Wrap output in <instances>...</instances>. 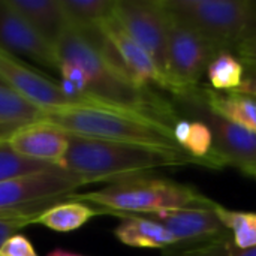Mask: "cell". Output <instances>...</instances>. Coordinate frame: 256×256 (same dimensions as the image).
<instances>
[{
    "label": "cell",
    "instance_id": "obj_1",
    "mask_svg": "<svg viewBox=\"0 0 256 256\" xmlns=\"http://www.w3.org/2000/svg\"><path fill=\"white\" fill-rule=\"evenodd\" d=\"M68 150L60 168L76 174L86 184L120 182L158 168L200 165L186 152L68 135Z\"/></svg>",
    "mask_w": 256,
    "mask_h": 256
},
{
    "label": "cell",
    "instance_id": "obj_2",
    "mask_svg": "<svg viewBox=\"0 0 256 256\" xmlns=\"http://www.w3.org/2000/svg\"><path fill=\"white\" fill-rule=\"evenodd\" d=\"M40 122L68 135L184 152L176 142L171 126L134 111L82 106L45 110Z\"/></svg>",
    "mask_w": 256,
    "mask_h": 256
},
{
    "label": "cell",
    "instance_id": "obj_3",
    "mask_svg": "<svg viewBox=\"0 0 256 256\" xmlns=\"http://www.w3.org/2000/svg\"><path fill=\"white\" fill-rule=\"evenodd\" d=\"M66 200L100 207L102 214H154L166 210L210 207L208 196L190 186L166 178L130 177L94 192H75Z\"/></svg>",
    "mask_w": 256,
    "mask_h": 256
},
{
    "label": "cell",
    "instance_id": "obj_4",
    "mask_svg": "<svg viewBox=\"0 0 256 256\" xmlns=\"http://www.w3.org/2000/svg\"><path fill=\"white\" fill-rule=\"evenodd\" d=\"M178 21L220 52L236 50L256 20L252 0H160Z\"/></svg>",
    "mask_w": 256,
    "mask_h": 256
},
{
    "label": "cell",
    "instance_id": "obj_5",
    "mask_svg": "<svg viewBox=\"0 0 256 256\" xmlns=\"http://www.w3.org/2000/svg\"><path fill=\"white\" fill-rule=\"evenodd\" d=\"M165 9V8H164ZM166 75L174 94L189 96L200 84L216 51L166 9Z\"/></svg>",
    "mask_w": 256,
    "mask_h": 256
},
{
    "label": "cell",
    "instance_id": "obj_6",
    "mask_svg": "<svg viewBox=\"0 0 256 256\" xmlns=\"http://www.w3.org/2000/svg\"><path fill=\"white\" fill-rule=\"evenodd\" d=\"M82 186L86 183L81 177L58 166L0 182V214L40 202L66 200Z\"/></svg>",
    "mask_w": 256,
    "mask_h": 256
},
{
    "label": "cell",
    "instance_id": "obj_7",
    "mask_svg": "<svg viewBox=\"0 0 256 256\" xmlns=\"http://www.w3.org/2000/svg\"><path fill=\"white\" fill-rule=\"evenodd\" d=\"M112 16L123 30L153 57L159 69L168 78L166 14L160 0H116Z\"/></svg>",
    "mask_w": 256,
    "mask_h": 256
},
{
    "label": "cell",
    "instance_id": "obj_8",
    "mask_svg": "<svg viewBox=\"0 0 256 256\" xmlns=\"http://www.w3.org/2000/svg\"><path fill=\"white\" fill-rule=\"evenodd\" d=\"M0 84L15 90L42 110L75 108L63 93L60 81L34 69L21 57L0 46Z\"/></svg>",
    "mask_w": 256,
    "mask_h": 256
},
{
    "label": "cell",
    "instance_id": "obj_9",
    "mask_svg": "<svg viewBox=\"0 0 256 256\" xmlns=\"http://www.w3.org/2000/svg\"><path fill=\"white\" fill-rule=\"evenodd\" d=\"M0 46L6 51L27 57L40 68L60 74V58L56 46L46 40L30 22L0 0Z\"/></svg>",
    "mask_w": 256,
    "mask_h": 256
},
{
    "label": "cell",
    "instance_id": "obj_10",
    "mask_svg": "<svg viewBox=\"0 0 256 256\" xmlns=\"http://www.w3.org/2000/svg\"><path fill=\"white\" fill-rule=\"evenodd\" d=\"M102 34L114 48L118 60L128 70V74L141 86L148 87V82L174 93V88L164 72L159 69L153 57L142 50L117 22V20L111 15L99 24Z\"/></svg>",
    "mask_w": 256,
    "mask_h": 256
},
{
    "label": "cell",
    "instance_id": "obj_11",
    "mask_svg": "<svg viewBox=\"0 0 256 256\" xmlns=\"http://www.w3.org/2000/svg\"><path fill=\"white\" fill-rule=\"evenodd\" d=\"M210 207H190L166 210L150 214L148 218L164 225L177 240V243H208L220 238H231L230 231L224 226Z\"/></svg>",
    "mask_w": 256,
    "mask_h": 256
},
{
    "label": "cell",
    "instance_id": "obj_12",
    "mask_svg": "<svg viewBox=\"0 0 256 256\" xmlns=\"http://www.w3.org/2000/svg\"><path fill=\"white\" fill-rule=\"evenodd\" d=\"M210 126L214 141V153L225 166H234L249 174L256 166V134L234 124L207 110L202 116Z\"/></svg>",
    "mask_w": 256,
    "mask_h": 256
},
{
    "label": "cell",
    "instance_id": "obj_13",
    "mask_svg": "<svg viewBox=\"0 0 256 256\" xmlns=\"http://www.w3.org/2000/svg\"><path fill=\"white\" fill-rule=\"evenodd\" d=\"M6 141L20 156L58 168L69 144L68 134L44 122L20 126Z\"/></svg>",
    "mask_w": 256,
    "mask_h": 256
},
{
    "label": "cell",
    "instance_id": "obj_14",
    "mask_svg": "<svg viewBox=\"0 0 256 256\" xmlns=\"http://www.w3.org/2000/svg\"><path fill=\"white\" fill-rule=\"evenodd\" d=\"M122 222L114 230L118 242L130 248L168 249L177 243L176 237L159 222L140 214H120Z\"/></svg>",
    "mask_w": 256,
    "mask_h": 256
},
{
    "label": "cell",
    "instance_id": "obj_15",
    "mask_svg": "<svg viewBox=\"0 0 256 256\" xmlns=\"http://www.w3.org/2000/svg\"><path fill=\"white\" fill-rule=\"evenodd\" d=\"M54 46L68 26L60 0H3Z\"/></svg>",
    "mask_w": 256,
    "mask_h": 256
},
{
    "label": "cell",
    "instance_id": "obj_16",
    "mask_svg": "<svg viewBox=\"0 0 256 256\" xmlns=\"http://www.w3.org/2000/svg\"><path fill=\"white\" fill-rule=\"evenodd\" d=\"M172 135L178 147L192 156L200 165L208 168H224L214 153L213 132L204 120L189 122L180 118L172 126Z\"/></svg>",
    "mask_w": 256,
    "mask_h": 256
},
{
    "label": "cell",
    "instance_id": "obj_17",
    "mask_svg": "<svg viewBox=\"0 0 256 256\" xmlns=\"http://www.w3.org/2000/svg\"><path fill=\"white\" fill-rule=\"evenodd\" d=\"M207 110L256 134V99L234 92L204 90Z\"/></svg>",
    "mask_w": 256,
    "mask_h": 256
},
{
    "label": "cell",
    "instance_id": "obj_18",
    "mask_svg": "<svg viewBox=\"0 0 256 256\" xmlns=\"http://www.w3.org/2000/svg\"><path fill=\"white\" fill-rule=\"evenodd\" d=\"M102 214V210H96L84 202L64 200L46 208L34 222V225H44L51 231L72 232L80 230L94 216Z\"/></svg>",
    "mask_w": 256,
    "mask_h": 256
},
{
    "label": "cell",
    "instance_id": "obj_19",
    "mask_svg": "<svg viewBox=\"0 0 256 256\" xmlns=\"http://www.w3.org/2000/svg\"><path fill=\"white\" fill-rule=\"evenodd\" d=\"M68 24L80 30H93L112 15L116 0H60Z\"/></svg>",
    "mask_w": 256,
    "mask_h": 256
},
{
    "label": "cell",
    "instance_id": "obj_20",
    "mask_svg": "<svg viewBox=\"0 0 256 256\" xmlns=\"http://www.w3.org/2000/svg\"><path fill=\"white\" fill-rule=\"evenodd\" d=\"M45 110L21 96L15 90L0 84V124L22 126L40 122Z\"/></svg>",
    "mask_w": 256,
    "mask_h": 256
},
{
    "label": "cell",
    "instance_id": "obj_21",
    "mask_svg": "<svg viewBox=\"0 0 256 256\" xmlns=\"http://www.w3.org/2000/svg\"><path fill=\"white\" fill-rule=\"evenodd\" d=\"M206 75L213 90L236 92L242 86L246 72L244 64L237 56L231 52H220L212 60Z\"/></svg>",
    "mask_w": 256,
    "mask_h": 256
},
{
    "label": "cell",
    "instance_id": "obj_22",
    "mask_svg": "<svg viewBox=\"0 0 256 256\" xmlns=\"http://www.w3.org/2000/svg\"><path fill=\"white\" fill-rule=\"evenodd\" d=\"M214 212L224 226L230 231L231 240L237 248H256V213L230 210L218 202L214 206Z\"/></svg>",
    "mask_w": 256,
    "mask_h": 256
},
{
    "label": "cell",
    "instance_id": "obj_23",
    "mask_svg": "<svg viewBox=\"0 0 256 256\" xmlns=\"http://www.w3.org/2000/svg\"><path fill=\"white\" fill-rule=\"evenodd\" d=\"M64 200L58 201H48V202H40L34 204L30 207H26L18 212H10V213H2L0 214V249L3 244L14 236H16L20 231L27 228L28 225H34L36 219L51 206L62 202Z\"/></svg>",
    "mask_w": 256,
    "mask_h": 256
},
{
    "label": "cell",
    "instance_id": "obj_24",
    "mask_svg": "<svg viewBox=\"0 0 256 256\" xmlns=\"http://www.w3.org/2000/svg\"><path fill=\"white\" fill-rule=\"evenodd\" d=\"M52 165L28 160L12 150L6 138L0 140V182L33 174L51 168Z\"/></svg>",
    "mask_w": 256,
    "mask_h": 256
},
{
    "label": "cell",
    "instance_id": "obj_25",
    "mask_svg": "<svg viewBox=\"0 0 256 256\" xmlns=\"http://www.w3.org/2000/svg\"><path fill=\"white\" fill-rule=\"evenodd\" d=\"M164 256H256V248L240 249L231 238H220L201 243L195 248H186L176 252H166Z\"/></svg>",
    "mask_w": 256,
    "mask_h": 256
},
{
    "label": "cell",
    "instance_id": "obj_26",
    "mask_svg": "<svg viewBox=\"0 0 256 256\" xmlns=\"http://www.w3.org/2000/svg\"><path fill=\"white\" fill-rule=\"evenodd\" d=\"M236 52L244 66H248L252 72H256V20L246 36L236 46Z\"/></svg>",
    "mask_w": 256,
    "mask_h": 256
},
{
    "label": "cell",
    "instance_id": "obj_27",
    "mask_svg": "<svg viewBox=\"0 0 256 256\" xmlns=\"http://www.w3.org/2000/svg\"><path fill=\"white\" fill-rule=\"evenodd\" d=\"M0 255L2 256H38L34 248L32 246V243L24 237V236H14L10 237L3 248L0 249Z\"/></svg>",
    "mask_w": 256,
    "mask_h": 256
},
{
    "label": "cell",
    "instance_id": "obj_28",
    "mask_svg": "<svg viewBox=\"0 0 256 256\" xmlns=\"http://www.w3.org/2000/svg\"><path fill=\"white\" fill-rule=\"evenodd\" d=\"M238 94H244V96H250L256 99V72H250L244 76L242 86L234 92Z\"/></svg>",
    "mask_w": 256,
    "mask_h": 256
},
{
    "label": "cell",
    "instance_id": "obj_29",
    "mask_svg": "<svg viewBox=\"0 0 256 256\" xmlns=\"http://www.w3.org/2000/svg\"><path fill=\"white\" fill-rule=\"evenodd\" d=\"M24 126V124H22ZM20 126H14V124H0V140L8 138L15 129H18Z\"/></svg>",
    "mask_w": 256,
    "mask_h": 256
},
{
    "label": "cell",
    "instance_id": "obj_30",
    "mask_svg": "<svg viewBox=\"0 0 256 256\" xmlns=\"http://www.w3.org/2000/svg\"><path fill=\"white\" fill-rule=\"evenodd\" d=\"M48 256H82V255H76V254H70V252H66V250H62V249H56L52 250Z\"/></svg>",
    "mask_w": 256,
    "mask_h": 256
},
{
    "label": "cell",
    "instance_id": "obj_31",
    "mask_svg": "<svg viewBox=\"0 0 256 256\" xmlns=\"http://www.w3.org/2000/svg\"><path fill=\"white\" fill-rule=\"evenodd\" d=\"M248 176H252L254 178H256V166L252 170V171H250V172H249V174H248Z\"/></svg>",
    "mask_w": 256,
    "mask_h": 256
},
{
    "label": "cell",
    "instance_id": "obj_32",
    "mask_svg": "<svg viewBox=\"0 0 256 256\" xmlns=\"http://www.w3.org/2000/svg\"><path fill=\"white\" fill-rule=\"evenodd\" d=\"M255 8H256V2H255Z\"/></svg>",
    "mask_w": 256,
    "mask_h": 256
},
{
    "label": "cell",
    "instance_id": "obj_33",
    "mask_svg": "<svg viewBox=\"0 0 256 256\" xmlns=\"http://www.w3.org/2000/svg\"><path fill=\"white\" fill-rule=\"evenodd\" d=\"M0 256H2V255H0Z\"/></svg>",
    "mask_w": 256,
    "mask_h": 256
}]
</instances>
